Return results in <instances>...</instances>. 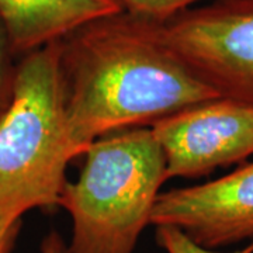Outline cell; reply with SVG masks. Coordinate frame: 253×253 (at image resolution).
Wrapping results in <instances>:
<instances>
[{"mask_svg": "<svg viewBox=\"0 0 253 253\" xmlns=\"http://www.w3.org/2000/svg\"><path fill=\"white\" fill-rule=\"evenodd\" d=\"M162 148L166 177H203L253 156V106L207 100L151 126Z\"/></svg>", "mask_w": 253, "mask_h": 253, "instance_id": "obj_5", "label": "cell"}, {"mask_svg": "<svg viewBox=\"0 0 253 253\" xmlns=\"http://www.w3.org/2000/svg\"><path fill=\"white\" fill-rule=\"evenodd\" d=\"M78 156L55 41L21 56L0 114V215L59 207L68 165Z\"/></svg>", "mask_w": 253, "mask_h": 253, "instance_id": "obj_2", "label": "cell"}, {"mask_svg": "<svg viewBox=\"0 0 253 253\" xmlns=\"http://www.w3.org/2000/svg\"><path fill=\"white\" fill-rule=\"evenodd\" d=\"M14 56L16 54L10 44L7 31L0 20V114L7 107L13 93L14 73L17 65L13 62Z\"/></svg>", "mask_w": 253, "mask_h": 253, "instance_id": "obj_10", "label": "cell"}, {"mask_svg": "<svg viewBox=\"0 0 253 253\" xmlns=\"http://www.w3.org/2000/svg\"><path fill=\"white\" fill-rule=\"evenodd\" d=\"M40 253H69L68 244L58 231H49L40 245Z\"/></svg>", "mask_w": 253, "mask_h": 253, "instance_id": "obj_12", "label": "cell"}, {"mask_svg": "<svg viewBox=\"0 0 253 253\" xmlns=\"http://www.w3.org/2000/svg\"><path fill=\"white\" fill-rule=\"evenodd\" d=\"M59 66L68 126L81 156L101 136L151 128L219 97L165 41L159 23L124 11L62 38Z\"/></svg>", "mask_w": 253, "mask_h": 253, "instance_id": "obj_1", "label": "cell"}, {"mask_svg": "<svg viewBox=\"0 0 253 253\" xmlns=\"http://www.w3.org/2000/svg\"><path fill=\"white\" fill-rule=\"evenodd\" d=\"M151 225L174 226L215 251L253 241V162L215 180L161 193Z\"/></svg>", "mask_w": 253, "mask_h": 253, "instance_id": "obj_6", "label": "cell"}, {"mask_svg": "<svg viewBox=\"0 0 253 253\" xmlns=\"http://www.w3.org/2000/svg\"><path fill=\"white\" fill-rule=\"evenodd\" d=\"M124 13L162 24L184 10L211 0H114Z\"/></svg>", "mask_w": 253, "mask_h": 253, "instance_id": "obj_8", "label": "cell"}, {"mask_svg": "<svg viewBox=\"0 0 253 253\" xmlns=\"http://www.w3.org/2000/svg\"><path fill=\"white\" fill-rule=\"evenodd\" d=\"M82 156L59 200L72 221L69 253H134L168 180L161 145L151 128H134L101 136Z\"/></svg>", "mask_w": 253, "mask_h": 253, "instance_id": "obj_3", "label": "cell"}, {"mask_svg": "<svg viewBox=\"0 0 253 253\" xmlns=\"http://www.w3.org/2000/svg\"><path fill=\"white\" fill-rule=\"evenodd\" d=\"M156 242L165 253H253V241L232 252H219L200 246L174 226H156Z\"/></svg>", "mask_w": 253, "mask_h": 253, "instance_id": "obj_9", "label": "cell"}, {"mask_svg": "<svg viewBox=\"0 0 253 253\" xmlns=\"http://www.w3.org/2000/svg\"><path fill=\"white\" fill-rule=\"evenodd\" d=\"M121 11L114 0H0V20L20 56Z\"/></svg>", "mask_w": 253, "mask_h": 253, "instance_id": "obj_7", "label": "cell"}, {"mask_svg": "<svg viewBox=\"0 0 253 253\" xmlns=\"http://www.w3.org/2000/svg\"><path fill=\"white\" fill-rule=\"evenodd\" d=\"M159 26L169 46L219 97L253 106V0H211Z\"/></svg>", "mask_w": 253, "mask_h": 253, "instance_id": "obj_4", "label": "cell"}, {"mask_svg": "<svg viewBox=\"0 0 253 253\" xmlns=\"http://www.w3.org/2000/svg\"><path fill=\"white\" fill-rule=\"evenodd\" d=\"M21 218L0 215V253H13L21 229Z\"/></svg>", "mask_w": 253, "mask_h": 253, "instance_id": "obj_11", "label": "cell"}]
</instances>
